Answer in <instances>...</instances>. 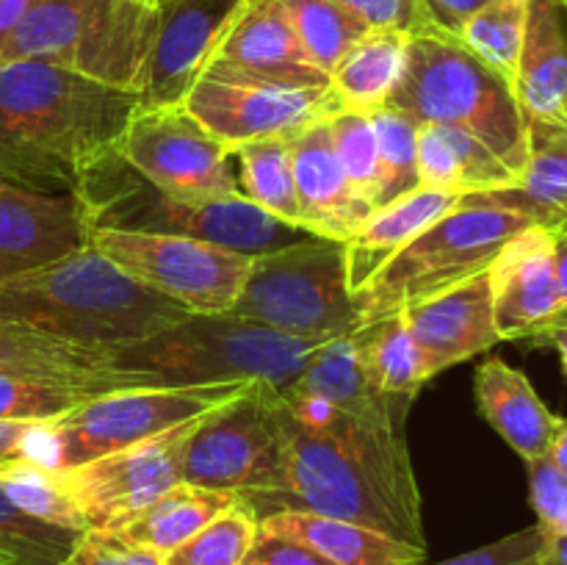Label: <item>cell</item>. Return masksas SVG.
<instances>
[{"label":"cell","mask_w":567,"mask_h":565,"mask_svg":"<svg viewBox=\"0 0 567 565\" xmlns=\"http://www.w3.org/2000/svg\"><path fill=\"white\" fill-rule=\"evenodd\" d=\"M557 319H559V321H567V308L563 310V314H559V316H557ZM557 319H554V321H557Z\"/></svg>","instance_id":"obj_55"},{"label":"cell","mask_w":567,"mask_h":565,"mask_svg":"<svg viewBox=\"0 0 567 565\" xmlns=\"http://www.w3.org/2000/svg\"><path fill=\"white\" fill-rule=\"evenodd\" d=\"M529 0H487L463 22L457 39L513 86L524 48Z\"/></svg>","instance_id":"obj_36"},{"label":"cell","mask_w":567,"mask_h":565,"mask_svg":"<svg viewBox=\"0 0 567 565\" xmlns=\"http://www.w3.org/2000/svg\"><path fill=\"white\" fill-rule=\"evenodd\" d=\"M480 413L515 454L529 460L546 458L557 438L563 415H554L537 397L524 371L513 369L504 358H487L476 369L474 380Z\"/></svg>","instance_id":"obj_24"},{"label":"cell","mask_w":567,"mask_h":565,"mask_svg":"<svg viewBox=\"0 0 567 565\" xmlns=\"http://www.w3.org/2000/svg\"><path fill=\"white\" fill-rule=\"evenodd\" d=\"M513 92L529 125L567 127V0H529Z\"/></svg>","instance_id":"obj_23"},{"label":"cell","mask_w":567,"mask_h":565,"mask_svg":"<svg viewBox=\"0 0 567 565\" xmlns=\"http://www.w3.org/2000/svg\"><path fill=\"white\" fill-rule=\"evenodd\" d=\"M408 33L369 31L332 70L330 86L347 109H385L408 55Z\"/></svg>","instance_id":"obj_31"},{"label":"cell","mask_w":567,"mask_h":565,"mask_svg":"<svg viewBox=\"0 0 567 565\" xmlns=\"http://www.w3.org/2000/svg\"><path fill=\"white\" fill-rule=\"evenodd\" d=\"M203 78L266 89L330 86V75L310 61L293 33L282 0H247Z\"/></svg>","instance_id":"obj_18"},{"label":"cell","mask_w":567,"mask_h":565,"mask_svg":"<svg viewBox=\"0 0 567 565\" xmlns=\"http://www.w3.org/2000/svg\"><path fill=\"white\" fill-rule=\"evenodd\" d=\"M252 382H219V386L183 388H116L86 399L70 413L39 424L28 454L55 471H70L120 452L133 443L150 441L186 421L210 413L219 404L249 388Z\"/></svg>","instance_id":"obj_11"},{"label":"cell","mask_w":567,"mask_h":565,"mask_svg":"<svg viewBox=\"0 0 567 565\" xmlns=\"http://www.w3.org/2000/svg\"><path fill=\"white\" fill-rule=\"evenodd\" d=\"M421 186L457 194L518 186L520 177L471 133L452 125H421L415 142Z\"/></svg>","instance_id":"obj_27"},{"label":"cell","mask_w":567,"mask_h":565,"mask_svg":"<svg viewBox=\"0 0 567 565\" xmlns=\"http://www.w3.org/2000/svg\"><path fill=\"white\" fill-rule=\"evenodd\" d=\"M0 565H11V563H9V559H6V557H0Z\"/></svg>","instance_id":"obj_57"},{"label":"cell","mask_w":567,"mask_h":565,"mask_svg":"<svg viewBox=\"0 0 567 565\" xmlns=\"http://www.w3.org/2000/svg\"><path fill=\"white\" fill-rule=\"evenodd\" d=\"M31 3L33 0H0V48L11 37V31L20 25V20L31 9Z\"/></svg>","instance_id":"obj_50"},{"label":"cell","mask_w":567,"mask_h":565,"mask_svg":"<svg viewBox=\"0 0 567 565\" xmlns=\"http://www.w3.org/2000/svg\"><path fill=\"white\" fill-rule=\"evenodd\" d=\"M352 336L358 343V358L365 380L380 393L415 402L426 377L421 352L410 336L408 325H404L402 314L358 327Z\"/></svg>","instance_id":"obj_33"},{"label":"cell","mask_w":567,"mask_h":565,"mask_svg":"<svg viewBox=\"0 0 567 565\" xmlns=\"http://www.w3.org/2000/svg\"><path fill=\"white\" fill-rule=\"evenodd\" d=\"M293 186H297L299 227L321 238L349 242L374 214L369 203L354 194L332 147L330 125L316 122L291 136Z\"/></svg>","instance_id":"obj_22"},{"label":"cell","mask_w":567,"mask_h":565,"mask_svg":"<svg viewBox=\"0 0 567 565\" xmlns=\"http://www.w3.org/2000/svg\"><path fill=\"white\" fill-rule=\"evenodd\" d=\"M136 3H144V6H158L161 0H136Z\"/></svg>","instance_id":"obj_54"},{"label":"cell","mask_w":567,"mask_h":565,"mask_svg":"<svg viewBox=\"0 0 567 565\" xmlns=\"http://www.w3.org/2000/svg\"><path fill=\"white\" fill-rule=\"evenodd\" d=\"M529 471V499L537 513V524L546 535L567 532V474L551 460V454L526 463Z\"/></svg>","instance_id":"obj_43"},{"label":"cell","mask_w":567,"mask_h":565,"mask_svg":"<svg viewBox=\"0 0 567 565\" xmlns=\"http://www.w3.org/2000/svg\"><path fill=\"white\" fill-rule=\"evenodd\" d=\"M89 230L155 233L216 244L230 253H275L316 233L275 219L244 197L181 199L144 181L127 161L111 150L83 172L75 188Z\"/></svg>","instance_id":"obj_4"},{"label":"cell","mask_w":567,"mask_h":565,"mask_svg":"<svg viewBox=\"0 0 567 565\" xmlns=\"http://www.w3.org/2000/svg\"><path fill=\"white\" fill-rule=\"evenodd\" d=\"M183 109L227 150L258 138H291L316 122L343 111L332 86L266 89L199 78L183 100Z\"/></svg>","instance_id":"obj_16"},{"label":"cell","mask_w":567,"mask_h":565,"mask_svg":"<svg viewBox=\"0 0 567 565\" xmlns=\"http://www.w3.org/2000/svg\"><path fill=\"white\" fill-rule=\"evenodd\" d=\"M493 316L502 341L532 338L559 316V282L554 236L546 227H526L509 238L487 269Z\"/></svg>","instance_id":"obj_21"},{"label":"cell","mask_w":567,"mask_h":565,"mask_svg":"<svg viewBox=\"0 0 567 565\" xmlns=\"http://www.w3.org/2000/svg\"><path fill=\"white\" fill-rule=\"evenodd\" d=\"M305 53L324 75H332L343 55L371 31L336 0H282Z\"/></svg>","instance_id":"obj_37"},{"label":"cell","mask_w":567,"mask_h":565,"mask_svg":"<svg viewBox=\"0 0 567 565\" xmlns=\"http://www.w3.org/2000/svg\"><path fill=\"white\" fill-rule=\"evenodd\" d=\"M277 393L299 421L347 452L410 524L424 526L404 432L413 399L388 397L365 380L354 336L321 343L297 380L277 388Z\"/></svg>","instance_id":"obj_2"},{"label":"cell","mask_w":567,"mask_h":565,"mask_svg":"<svg viewBox=\"0 0 567 565\" xmlns=\"http://www.w3.org/2000/svg\"><path fill=\"white\" fill-rule=\"evenodd\" d=\"M0 374L92 382L109 380L116 371L111 369L109 352L78 347L20 321L0 319Z\"/></svg>","instance_id":"obj_29"},{"label":"cell","mask_w":567,"mask_h":565,"mask_svg":"<svg viewBox=\"0 0 567 565\" xmlns=\"http://www.w3.org/2000/svg\"><path fill=\"white\" fill-rule=\"evenodd\" d=\"M238 502V493L230 491H210V487L188 485L177 482L164 496L155 499L147 510L122 524L120 532L127 541L138 543L144 548H153L161 557L169 554L172 548L183 546L188 537L197 535L208 521L230 510Z\"/></svg>","instance_id":"obj_30"},{"label":"cell","mask_w":567,"mask_h":565,"mask_svg":"<svg viewBox=\"0 0 567 565\" xmlns=\"http://www.w3.org/2000/svg\"><path fill=\"white\" fill-rule=\"evenodd\" d=\"M402 319L421 352L426 382L452 369L454 363H463L502 343L487 271L408 308Z\"/></svg>","instance_id":"obj_20"},{"label":"cell","mask_w":567,"mask_h":565,"mask_svg":"<svg viewBox=\"0 0 567 565\" xmlns=\"http://www.w3.org/2000/svg\"><path fill=\"white\" fill-rule=\"evenodd\" d=\"M116 388H158L147 374L136 371H116L109 380L66 382L44 380V377L0 374V421H28V424H48L59 415L70 413L86 399Z\"/></svg>","instance_id":"obj_32"},{"label":"cell","mask_w":567,"mask_h":565,"mask_svg":"<svg viewBox=\"0 0 567 565\" xmlns=\"http://www.w3.org/2000/svg\"><path fill=\"white\" fill-rule=\"evenodd\" d=\"M385 109L402 111L421 125L460 127L493 150L515 175H524L529 122L513 86L452 33L426 28L408 39L402 78Z\"/></svg>","instance_id":"obj_6"},{"label":"cell","mask_w":567,"mask_h":565,"mask_svg":"<svg viewBox=\"0 0 567 565\" xmlns=\"http://www.w3.org/2000/svg\"><path fill=\"white\" fill-rule=\"evenodd\" d=\"M380 147V208L415 192L421 186L415 142H419L421 122L396 109L371 111Z\"/></svg>","instance_id":"obj_41"},{"label":"cell","mask_w":567,"mask_h":565,"mask_svg":"<svg viewBox=\"0 0 567 565\" xmlns=\"http://www.w3.org/2000/svg\"><path fill=\"white\" fill-rule=\"evenodd\" d=\"M551 460L554 463L559 465V469L565 471L567 474V415L563 421H559V430H557V438H554V443H551Z\"/></svg>","instance_id":"obj_53"},{"label":"cell","mask_w":567,"mask_h":565,"mask_svg":"<svg viewBox=\"0 0 567 565\" xmlns=\"http://www.w3.org/2000/svg\"><path fill=\"white\" fill-rule=\"evenodd\" d=\"M81 535L31 518L0 487V557L11 565H59Z\"/></svg>","instance_id":"obj_40"},{"label":"cell","mask_w":567,"mask_h":565,"mask_svg":"<svg viewBox=\"0 0 567 565\" xmlns=\"http://www.w3.org/2000/svg\"><path fill=\"white\" fill-rule=\"evenodd\" d=\"M37 427L39 424H28V421H0V463L28 454V443Z\"/></svg>","instance_id":"obj_48"},{"label":"cell","mask_w":567,"mask_h":565,"mask_svg":"<svg viewBox=\"0 0 567 565\" xmlns=\"http://www.w3.org/2000/svg\"><path fill=\"white\" fill-rule=\"evenodd\" d=\"M319 341L271 330L227 314H188L136 343L111 352L114 371L147 374L158 388L266 382L286 388L319 349Z\"/></svg>","instance_id":"obj_5"},{"label":"cell","mask_w":567,"mask_h":565,"mask_svg":"<svg viewBox=\"0 0 567 565\" xmlns=\"http://www.w3.org/2000/svg\"><path fill=\"white\" fill-rule=\"evenodd\" d=\"M161 3H164V0H161Z\"/></svg>","instance_id":"obj_58"},{"label":"cell","mask_w":567,"mask_h":565,"mask_svg":"<svg viewBox=\"0 0 567 565\" xmlns=\"http://www.w3.org/2000/svg\"><path fill=\"white\" fill-rule=\"evenodd\" d=\"M260 530L293 537L316 548L336 565H421L426 563L424 548L388 537L369 526L349 521L324 518L313 513H275L260 518Z\"/></svg>","instance_id":"obj_28"},{"label":"cell","mask_w":567,"mask_h":565,"mask_svg":"<svg viewBox=\"0 0 567 565\" xmlns=\"http://www.w3.org/2000/svg\"><path fill=\"white\" fill-rule=\"evenodd\" d=\"M199 419L61 471L89 530H120L172 485L183 482V454Z\"/></svg>","instance_id":"obj_15"},{"label":"cell","mask_w":567,"mask_h":565,"mask_svg":"<svg viewBox=\"0 0 567 565\" xmlns=\"http://www.w3.org/2000/svg\"><path fill=\"white\" fill-rule=\"evenodd\" d=\"M286 438L277 388L252 382L194 427L183 454V482L238 496L277 487Z\"/></svg>","instance_id":"obj_12"},{"label":"cell","mask_w":567,"mask_h":565,"mask_svg":"<svg viewBox=\"0 0 567 565\" xmlns=\"http://www.w3.org/2000/svg\"><path fill=\"white\" fill-rule=\"evenodd\" d=\"M419 3L421 11H424L426 25L435 28V31L457 37L463 22L468 20L474 11H480L487 0H419Z\"/></svg>","instance_id":"obj_47"},{"label":"cell","mask_w":567,"mask_h":565,"mask_svg":"<svg viewBox=\"0 0 567 565\" xmlns=\"http://www.w3.org/2000/svg\"><path fill=\"white\" fill-rule=\"evenodd\" d=\"M155 17V6L136 0H33L0 48V61H48L142 92Z\"/></svg>","instance_id":"obj_7"},{"label":"cell","mask_w":567,"mask_h":565,"mask_svg":"<svg viewBox=\"0 0 567 565\" xmlns=\"http://www.w3.org/2000/svg\"><path fill=\"white\" fill-rule=\"evenodd\" d=\"M258 530V515L238 499L230 510L208 521L183 546L164 554V565H241Z\"/></svg>","instance_id":"obj_38"},{"label":"cell","mask_w":567,"mask_h":565,"mask_svg":"<svg viewBox=\"0 0 567 565\" xmlns=\"http://www.w3.org/2000/svg\"><path fill=\"white\" fill-rule=\"evenodd\" d=\"M565 230H567V227H565Z\"/></svg>","instance_id":"obj_59"},{"label":"cell","mask_w":567,"mask_h":565,"mask_svg":"<svg viewBox=\"0 0 567 565\" xmlns=\"http://www.w3.org/2000/svg\"><path fill=\"white\" fill-rule=\"evenodd\" d=\"M535 227L513 210L463 203L432 222L399 255H393L354 297L360 327L449 291L491 269L504 244Z\"/></svg>","instance_id":"obj_8"},{"label":"cell","mask_w":567,"mask_h":565,"mask_svg":"<svg viewBox=\"0 0 567 565\" xmlns=\"http://www.w3.org/2000/svg\"><path fill=\"white\" fill-rule=\"evenodd\" d=\"M59 565H164V557L120 532L86 530Z\"/></svg>","instance_id":"obj_42"},{"label":"cell","mask_w":567,"mask_h":565,"mask_svg":"<svg viewBox=\"0 0 567 565\" xmlns=\"http://www.w3.org/2000/svg\"><path fill=\"white\" fill-rule=\"evenodd\" d=\"M161 294L116 269L92 244L0 280V319L111 352L186 319Z\"/></svg>","instance_id":"obj_3"},{"label":"cell","mask_w":567,"mask_h":565,"mask_svg":"<svg viewBox=\"0 0 567 565\" xmlns=\"http://www.w3.org/2000/svg\"><path fill=\"white\" fill-rule=\"evenodd\" d=\"M247 0H164L155 17L142 105H183Z\"/></svg>","instance_id":"obj_17"},{"label":"cell","mask_w":567,"mask_h":565,"mask_svg":"<svg viewBox=\"0 0 567 565\" xmlns=\"http://www.w3.org/2000/svg\"><path fill=\"white\" fill-rule=\"evenodd\" d=\"M89 244L120 271L186 314H227L241 294L249 255L216 244L155 233L89 230Z\"/></svg>","instance_id":"obj_13"},{"label":"cell","mask_w":567,"mask_h":565,"mask_svg":"<svg viewBox=\"0 0 567 565\" xmlns=\"http://www.w3.org/2000/svg\"><path fill=\"white\" fill-rule=\"evenodd\" d=\"M540 565H567V532L563 535H546V546L537 554Z\"/></svg>","instance_id":"obj_52"},{"label":"cell","mask_w":567,"mask_h":565,"mask_svg":"<svg viewBox=\"0 0 567 565\" xmlns=\"http://www.w3.org/2000/svg\"><path fill=\"white\" fill-rule=\"evenodd\" d=\"M142 94L33 59L0 61V175L75 194L116 147Z\"/></svg>","instance_id":"obj_1"},{"label":"cell","mask_w":567,"mask_h":565,"mask_svg":"<svg viewBox=\"0 0 567 565\" xmlns=\"http://www.w3.org/2000/svg\"><path fill=\"white\" fill-rule=\"evenodd\" d=\"M463 203L513 210L535 227H567V127L529 125V161L518 186L465 194Z\"/></svg>","instance_id":"obj_26"},{"label":"cell","mask_w":567,"mask_h":565,"mask_svg":"<svg viewBox=\"0 0 567 565\" xmlns=\"http://www.w3.org/2000/svg\"><path fill=\"white\" fill-rule=\"evenodd\" d=\"M233 314L271 330L327 343L360 327L347 271V242L310 236L255 255Z\"/></svg>","instance_id":"obj_10"},{"label":"cell","mask_w":567,"mask_h":565,"mask_svg":"<svg viewBox=\"0 0 567 565\" xmlns=\"http://www.w3.org/2000/svg\"><path fill=\"white\" fill-rule=\"evenodd\" d=\"M520 565H540V563H537V557H535V559H526V563H520Z\"/></svg>","instance_id":"obj_56"},{"label":"cell","mask_w":567,"mask_h":565,"mask_svg":"<svg viewBox=\"0 0 567 565\" xmlns=\"http://www.w3.org/2000/svg\"><path fill=\"white\" fill-rule=\"evenodd\" d=\"M341 170L363 203L380 208V147L369 111L343 109L327 120Z\"/></svg>","instance_id":"obj_39"},{"label":"cell","mask_w":567,"mask_h":565,"mask_svg":"<svg viewBox=\"0 0 567 565\" xmlns=\"http://www.w3.org/2000/svg\"><path fill=\"white\" fill-rule=\"evenodd\" d=\"M0 487L31 518L70 532L89 530L81 507H78L70 487H66L64 474L39 463L31 454H20V458L0 463Z\"/></svg>","instance_id":"obj_35"},{"label":"cell","mask_w":567,"mask_h":565,"mask_svg":"<svg viewBox=\"0 0 567 565\" xmlns=\"http://www.w3.org/2000/svg\"><path fill=\"white\" fill-rule=\"evenodd\" d=\"M535 347H551L559 352V360H563V371L567 377V321H551V325L543 327L540 332L529 338Z\"/></svg>","instance_id":"obj_49"},{"label":"cell","mask_w":567,"mask_h":565,"mask_svg":"<svg viewBox=\"0 0 567 565\" xmlns=\"http://www.w3.org/2000/svg\"><path fill=\"white\" fill-rule=\"evenodd\" d=\"M460 199L463 194L457 192L419 186L415 192L377 208L347 242V271L352 294H358L424 227L460 205Z\"/></svg>","instance_id":"obj_25"},{"label":"cell","mask_w":567,"mask_h":565,"mask_svg":"<svg viewBox=\"0 0 567 565\" xmlns=\"http://www.w3.org/2000/svg\"><path fill=\"white\" fill-rule=\"evenodd\" d=\"M238 170V192L275 219L299 227L297 186H293L291 138H258L230 150Z\"/></svg>","instance_id":"obj_34"},{"label":"cell","mask_w":567,"mask_h":565,"mask_svg":"<svg viewBox=\"0 0 567 565\" xmlns=\"http://www.w3.org/2000/svg\"><path fill=\"white\" fill-rule=\"evenodd\" d=\"M241 565H336L319 554L316 548L293 541V537L275 535V532L258 530L252 548L247 552Z\"/></svg>","instance_id":"obj_46"},{"label":"cell","mask_w":567,"mask_h":565,"mask_svg":"<svg viewBox=\"0 0 567 565\" xmlns=\"http://www.w3.org/2000/svg\"><path fill=\"white\" fill-rule=\"evenodd\" d=\"M89 244L81 199L0 175V280L59 260Z\"/></svg>","instance_id":"obj_19"},{"label":"cell","mask_w":567,"mask_h":565,"mask_svg":"<svg viewBox=\"0 0 567 565\" xmlns=\"http://www.w3.org/2000/svg\"><path fill=\"white\" fill-rule=\"evenodd\" d=\"M543 546H546V532H543L540 524H535L437 565H520L526 559H535L543 552Z\"/></svg>","instance_id":"obj_45"},{"label":"cell","mask_w":567,"mask_h":565,"mask_svg":"<svg viewBox=\"0 0 567 565\" xmlns=\"http://www.w3.org/2000/svg\"><path fill=\"white\" fill-rule=\"evenodd\" d=\"M114 153L172 197H241L233 153L183 105H142L122 131Z\"/></svg>","instance_id":"obj_14"},{"label":"cell","mask_w":567,"mask_h":565,"mask_svg":"<svg viewBox=\"0 0 567 565\" xmlns=\"http://www.w3.org/2000/svg\"><path fill=\"white\" fill-rule=\"evenodd\" d=\"M280 424L286 438L280 482L271 491L238 496L258 515V521L275 513H313L369 526L426 552L424 526L410 524L347 452H341L319 430L299 421L282 399Z\"/></svg>","instance_id":"obj_9"},{"label":"cell","mask_w":567,"mask_h":565,"mask_svg":"<svg viewBox=\"0 0 567 565\" xmlns=\"http://www.w3.org/2000/svg\"><path fill=\"white\" fill-rule=\"evenodd\" d=\"M554 236V266H557V282H559V305L567 308V230H551ZM559 310V314H563Z\"/></svg>","instance_id":"obj_51"},{"label":"cell","mask_w":567,"mask_h":565,"mask_svg":"<svg viewBox=\"0 0 567 565\" xmlns=\"http://www.w3.org/2000/svg\"><path fill=\"white\" fill-rule=\"evenodd\" d=\"M336 3L365 22L371 31H399L413 37L430 28L419 0H336Z\"/></svg>","instance_id":"obj_44"}]
</instances>
